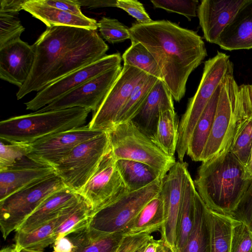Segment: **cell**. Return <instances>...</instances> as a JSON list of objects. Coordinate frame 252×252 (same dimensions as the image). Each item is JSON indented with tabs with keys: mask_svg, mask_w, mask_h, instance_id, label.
I'll use <instances>...</instances> for the list:
<instances>
[{
	"mask_svg": "<svg viewBox=\"0 0 252 252\" xmlns=\"http://www.w3.org/2000/svg\"><path fill=\"white\" fill-rule=\"evenodd\" d=\"M129 32L131 42L141 43L154 57L173 99L179 102L189 75L207 56L202 37L167 20L133 23Z\"/></svg>",
	"mask_w": 252,
	"mask_h": 252,
	"instance_id": "obj_1",
	"label": "cell"
},
{
	"mask_svg": "<svg viewBox=\"0 0 252 252\" xmlns=\"http://www.w3.org/2000/svg\"><path fill=\"white\" fill-rule=\"evenodd\" d=\"M230 142L219 154L202 161L193 181L206 206L228 216L231 215L252 182L245 167L230 152Z\"/></svg>",
	"mask_w": 252,
	"mask_h": 252,
	"instance_id": "obj_2",
	"label": "cell"
},
{
	"mask_svg": "<svg viewBox=\"0 0 252 252\" xmlns=\"http://www.w3.org/2000/svg\"><path fill=\"white\" fill-rule=\"evenodd\" d=\"M91 111L74 107L12 117L0 122V138L8 143L32 144L43 137L83 126Z\"/></svg>",
	"mask_w": 252,
	"mask_h": 252,
	"instance_id": "obj_3",
	"label": "cell"
},
{
	"mask_svg": "<svg viewBox=\"0 0 252 252\" xmlns=\"http://www.w3.org/2000/svg\"><path fill=\"white\" fill-rule=\"evenodd\" d=\"M94 31L68 26L47 27L32 45L35 57L31 74L19 89L18 100L38 91L40 84L57 60L66 51L86 41Z\"/></svg>",
	"mask_w": 252,
	"mask_h": 252,
	"instance_id": "obj_4",
	"label": "cell"
},
{
	"mask_svg": "<svg viewBox=\"0 0 252 252\" xmlns=\"http://www.w3.org/2000/svg\"><path fill=\"white\" fill-rule=\"evenodd\" d=\"M107 131L111 152L117 160L145 163L163 177L176 162L174 157L164 153L132 121L117 124Z\"/></svg>",
	"mask_w": 252,
	"mask_h": 252,
	"instance_id": "obj_5",
	"label": "cell"
},
{
	"mask_svg": "<svg viewBox=\"0 0 252 252\" xmlns=\"http://www.w3.org/2000/svg\"><path fill=\"white\" fill-rule=\"evenodd\" d=\"M163 178L140 189L127 191L93 211L89 227L103 234L123 235L145 205L159 193Z\"/></svg>",
	"mask_w": 252,
	"mask_h": 252,
	"instance_id": "obj_6",
	"label": "cell"
},
{
	"mask_svg": "<svg viewBox=\"0 0 252 252\" xmlns=\"http://www.w3.org/2000/svg\"><path fill=\"white\" fill-rule=\"evenodd\" d=\"M229 56L218 52L204 63L201 81L195 94L190 98L179 124L176 152L180 161L187 154L191 135L209 101L220 86L231 63Z\"/></svg>",
	"mask_w": 252,
	"mask_h": 252,
	"instance_id": "obj_7",
	"label": "cell"
},
{
	"mask_svg": "<svg viewBox=\"0 0 252 252\" xmlns=\"http://www.w3.org/2000/svg\"><path fill=\"white\" fill-rule=\"evenodd\" d=\"M65 187L55 174L30 185L0 201V227L6 239L55 192Z\"/></svg>",
	"mask_w": 252,
	"mask_h": 252,
	"instance_id": "obj_8",
	"label": "cell"
},
{
	"mask_svg": "<svg viewBox=\"0 0 252 252\" xmlns=\"http://www.w3.org/2000/svg\"><path fill=\"white\" fill-rule=\"evenodd\" d=\"M111 150L109 135L104 131L76 147L54 167L55 173L65 187L78 192Z\"/></svg>",
	"mask_w": 252,
	"mask_h": 252,
	"instance_id": "obj_9",
	"label": "cell"
},
{
	"mask_svg": "<svg viewBox=\"0 0 252 252\" xmlns=\"http://www.w3.org/2000/svg\"><path fill=\"white\" fill-rule=\"evenodd\" d=\"M239 85L233 76L231 62L220 83L216 111L200 161L208 160L221 152L231 141L236 125L233 114Z\"/></svg>",
	"mask_w": 252,
	"mask_h": 252,
	"instance_id": "obj_10",
	"label": "cell"
},
{
	"mask_svg": "<svg viewBox=\"0 0 252 252\" xmlns=\"http://www.w3.org/2000/svg\"><path fill=\"white\" fill-rule=\"evenodd\" d=\"M119 53L106 55L96 62L76 70L47 85L31 100L26 109L37 111L89 80L121 65Z\"/></svg>",
	"mask_w": 252,
	"mask_h": 252,
	"instance_id": "obj_11",
	"label": "cell"
},
{
	"mask_svg": "<svg viewBox=\"0 0 252 252\" xmlns=\"http://www.w3.org/2000/svg\"><path fill=\"white\" fill-rule=\"evenodd\" d=\"M147 74L135 67L124 64L118 77L108 91L88 126L92 129L108 131L117 117L134 88Z\"/></svg>",
	"mask_w": 252,
	"mask_h": 252,
	"instance_id": "obj_12",
	"label": "cell"
},
{
	"mask_svg": "<svg viewBox=\"0 0 252 252\" xmlns=\"http://www.w3.org/2000/svg\"><path fill=\"white\" fill-rule=\"evenodd\" d=\"M104 131L83 126L55 133L31 144V150L27 157L39 164L54 168L78 145Z\"/></svg>",
	"mask_w": 252,
	"mask_h": 252,
	"instance_id": "obj_13",
	"label": "cell"
},
{
	"mask_svg": "<svg viewBox=\"0 0 252 252\" xmlns=\"http://www.w3.org/2000/svg\"><path fill=\"white\" fill-rule=\"evenodd\" d=\"M188 170L186 162L176 161L163 177L159 192L163 201L165 214L160 238L176 250L179 217Z\"/></svg>",
	"mask_w": 252,
	"mask_h": 252,
	"instance_id": "obj_14",
	"label": "cell"
},
{
	"mask_svg": "<svg viewBox=\"0 0 252 252\" xmlns=\"http://www.w3.org/2000/svg\"><path fill=\"white\" fill-rule=\"evenodd\" d=\"M116 161L111 150L93 176L78 192L91 205L93 211L128 191Z\"/></svg>",
	"mask_w": 252,
	"mask_h": 252,
	"instance_id": "obj_15",
	"label": "cell"
},
{
	"mask_svg": "<svg viewBox=\"0 0 252 252\" xmlns=\"http://www.w3.org/2000/svg\"><path fill=\"white\" fill-rule=\"evenodd\" d=\"M122 69L120 65L98 75L37 111L80 107L89 109L94 113L118 77Z\"/></svg>",
	"mask_w": 252,
	"mask_h": 252,
	"instance_id": "obj_16",
	"label": "cell"
},
{
	"mask_svg": "<svg viewBox=\"0 0 252 252\" xmlns=\"http://www.w3.org/2000/svg\"><path fill=\"white\" fill-rule=\"evenodd\" d=\"M109 47L96 30L84 42L64 53L41 81L38 92L47 85L105 56Z\"/></svg>",
	"mask_w": 252,
	"mask_h": 252,
	"instance_id": "obj_17",
	"label": "cell"
},
{
	"mask_svg": "<svg viewBox=\"0 0 252 252\" xmlns=\"http://www.w3.org/2000/svg\"><path fill=\"white\" fill-rule=\"evenodd\" d=\"M34 57L32 46L21 39L0 48V79L21 88L31 74Z\"/></svg>",
	"mask_w": 252,
	"mask_h": 252,
	"instance_id": "obj_18",
	"label": "cell"
},
{
	"mask_svg": "<svg viewBox=\"0 0 252 252\" xmlns=\"http://www.w3.org/2000/svg\"><path fill=\"white\" fill-rule=\"evenodd\" d=\"M245 0H203L197 9L199 25L205 39L217 44L226 27Z\"/></svg>",
	"mask_w": 252,
	"mask_h": 252,
	"instance_id": "obj_19",
	"label": "cell"
},
{
	"mask_svg": "<svg viewBox=\"0 0 252 252\" xmlns=\"http://www.w3.org/2000/svg\"><path fill=\"white\" fill-rule=\"evenodd\" d=\"M55 174V168L28 157L0 170V201L12 193Z\"/></svg>",
	"mask_w": 252,
	"mask_h": 252,
	"instance_id": "obj_20",
	"label": "cell"
},
{
	"mask_svg": "<svg viewBox=\"0 0 252 252\" xmlns=\"http://www.w3.org/2000/svg\"><path fill=\"white\" fill-rule=\"evenodd\" d=\"M216 44L228 51L252 48V0H245Z\"/></svg>",
	"mask_w": 252,
	"mask_h": 252,
	"instance_id": "obj_21",
	"label": "cell"
},
{
	"mask_svg": "<svg viewBox=\"0 0 252 252\" xmlns=\"http://www.w3.org/2000/svg\"><path fill=\"white\" fill-rule=\"evenodd\" d=\"M173 99L164 82L158 80L131 121L151 138L155 133L160 111L175 110Z\"/></svg>",
	"mask_w": 252,
	"mask_h": 252,
	"instance_id": "obj_22",
	"label": "cell"
},
{
	"mask_svg": "<svg viewBox=\"0 0 252 252\" xmlns=\"http://www.w3.org/2000/svg\"><path fill=\"white\" fill-rule=\"evenodd\" d=\"M81 197L78 192L67 187L61 189L47 197L16 231L24 233L32 231L58 217Z\"/></svg>",
	"mask_w": 252,
	"mask_h": 252,
	"instance_id": "obj_23",
	"label": "cell"
},
{
	"mask_svg": "<svg viewBox=\"0 0 252 252\" xmlns=\"http://www.w3.org/2000/svg\"><path fill=\"white\" fill-rule=\"evenodd\" d=\"M82 196L67 207L56 218L28 233L16 231L15 245L18 251L25 249L43 252V250L57 239V228L72 214L76 209Z\"/></svg>",
	"mask_w": 252,
	"mask_h": 252,
	"instance_id": "obj_24",
	"label": "cell"
},
{
	"mask_svg": "<svg viewBox=\"0 0 252 252\" xmlns=\"http://www.w3.org/2000/svg\"><path fill=\"white\" fill-rule=\"evenodd\" d=\"M23 10L44 23L47 27L68 26L96 30L98 22L86 16H78L53 7L45 5L38 0H27Z\"/></svg>",
	"mask_w": 252,
	"mask_h": 252,
	"instance_id": "obj_25",
	"label": "cell"
},
{
	"mask_svg": "<svg viewBox=\"0 0 252 252\" xmlns=\"http://www.w3.org/2000/svg\"><path fill=\"white\" fill-rule=\"evenodd\" d=\"M210 238L209 209L196 190L192 226L181 252H210Z\"/></svg>",
	"mask_w": 252,
	"mask_h": 252,
	"instance_id": "obj_26",
	"label": "cell"
},
{
	"mask_svg": "<svg viewBox=\"0 0 252 252\" xmlns=\"http://www.w3.org/2000/svg\"><path fill=\"white\" fill-rule=\"evenodd\" d=\"M68 236L74 244L73 252H115L124 236L101 233L89 226Z\"/></svg>",
	"mask_w": 252,
	"mask_h": 252,
	"instance_id": "obj_27",
	"label": "cell"
},
{
	"mask_svg": "<svg viewBox=\"0 0 252 252\" xmlns=\"http://www.w3.org/2000/svg\"><path fill=\"white\" fill-rule=\"evenodd\" d=\"M220 89V84L209 101L196 123L190 138L187 155L193 161H200L202 154L212 127L218 102Z\"/></svg>",
	"mask_w": 252,
	"mask_h": 252,
	"instance_id": "obj_28",
	"label": "cell"
},
{
	"mask_svg": "<svg viewBox=\"0 0 252 252\" xmlns=\"http://www.w3.org/2000/svg\"><path fill=\"white\" fill-rule=\"evenodd\" d=\"M164 220V203L159 193L142 209L123 236L160 231Z\"/></svg>",
	"mask_w": 252,
	"mask_h": 252,
	"instance_id": "obj_29",
	"label": "cell"
},
{
	"mask_svg": "<svg viewBox=\"0 0 252 252\" xmlns=\"http://www.w3.org/2000/svg\"><path fill=\"white\" fill-rule=\"evenodd\" d=\"M116 165L128 191L140 189L164 177L149 165L140 162L120 159Z\"/></svg>",
	"mask_w": 252,
	"mask_h": 252,
	"instance_id": "obj_30",
	"label": "cell"
},
{
	"mask_svg": "<svg viewBox=\"0 0 252 252\" xmlns=\"http://www.w3.org/2000/svg\"><path fill=\"white\" fill-rule=\"evenodd\" d=\"M179 122L175 110L160 111L153 141L166 155L174 157L179 134Z\"/></svg>",
	"mask_w": 252,
	"mask_h": 252,
	"instance_id": "obj_31",
	"label": "cell"
},
{
	"mask_svg": "<svg viewBox=\"0 0 252 252\" xmlns=\"http://www.w3.org/2000/svg\"><path fill=\"white\" fill-rule=\"evenodd\" d=\"M196 189L188 170L186 173L184 189L179 213L177 250L181 252L191 231L194 212V199Z\"/></svg>",
	"mask_w": 252,
	"mask_h": 252,
	"instance_id": "obj_32",
	"label": "cell"
},
{
	"mask_svg": "<svg viewBox=\"0 0 252 252\" xmlns=\"http://www.w3.org/2000/svg\"><path fill=\"white\" fill-rule=\"evenodd\" d=\"M209 215L211 226L210 252H230L234 218L210 209Z\"/></svg>",
	"mask_w": 252,
	"mask_h": 252,
	"instance_id": "obj_33",
	"label": "cell"
},
{
	"mask_svg": "<svg viewBox=\"0 0 252 252\" xmlns=\"http://www.w3.org/2000/svg\"><path fill=\"white\" fill-rule=\"evenodd\" d=\"M158 80L157 78L147 74L137 83L120 111L115 125L132 120Z\"/></svg>",
	"mask_w": 252,
	"mask_h": 252,
	"instance_id": "obj_34",
	"label": "cell"
},
{
	"mask_svg": "<svg viewBox=\"0 0 252 252\" xmlns=\"http://www.w3.org/2000/svg\"><path fill=\"white\" fill-rule=\"evenodd\" d=\"M122 58L124 64L135 67L158 80H163L162 73L154 57L141 43L131 42V45Z\"/></svg>",
	"mask_w": 252,
	"mask_h": 252,
	"instance_id": "obj_35",
	"label": "cell"
},
{
	"mask_svg": "<svg viewBox=\"0 0 252 252\" xmlns=\"http://www.w3.org/2000/svg\"><path fill=\"white\" fill-rule=\"evenodd\" d=\"M252 148V116L236 123L229 146V151L246 167Z\"/></svg>",
	"mask_w": 252,
	"mask_h": 252,
	"instance_id": "obj_36",
	"label": "cell"
},
{
	"mask_svg": "<svg viewBox=\"0 0 252 252\" xmlns=\"http://www.w3.org/2000/svg\"><path fill=\"white\" fill-rule=\"evenodd\" d=\"M93 208L83 197L72 214L57 228V239L82 230L89 225Z\"/></svg>",
	"mask_w": 252,
	"mask_h": 252,
	"instance_id": "obj_37",
	"label": "cell"
},
{
	"mask_svg": "<svg viewBox=\"0 0 252 252\" xmlns=\"http://www.w3.org/2000/svg\"><path fill=\"white\" fill-rule=\"evenodd\" d=\"M102 37L110 43H116L130 39L129 28L118 20L103 17L98 22Z\"/></svg>",
	"mask_w": 252,
	"mask_h": 252,
	"instance_id": "obj_38",
	"label": "cell"
},
{
	"mask_svg": "<svg viewBox=\"0 0 252 252\" xmlns=\"http://www.w3.org/2000/svg\"><path fill=\"white\" fill-rule=\"evenodd\" d=\"M24 31L18 15L0 13V48L20 39Z\"/></svg>",
	"mask_w": 252,
	"mask_h": 252,
	"instance_id": "obj_39",
	"label": "cell"
},
{
	"mask_svg": "<svg viewBox=\"0 0 252 252\" xmlns=\"http://www.w3.org/2000/svg\"><path fill=\"white\" fill-rule=\"evenodd\" d=\"M1 140L0 146V170L10 167L26 158L31 150V144L9 143Z\"/></svg>",
	"mask_w": 252,
	"mask_h": 252,
	"instance_id": "obj_40",
	"label": "cell"
},
{
	"mask_svg": "<svg viewBox=\"0 0 252 252\" xmlns=\"http://www.w3.org/2000/svg\"><path fill=\"white\" fill-rule=\"evenodd\" d=\"M151 2L155 7L180 14L189 21L196 16L199 6L197 0H151Z\"/></svg>",
	"mask_w": 252,
	"mask_h": 252,
	"instance_id": "obj_41",
	"label": "cell"
},
{
	"mask_svg": "<svg viewBox=\"0 0 252 252\" xmlns=\"http://www.w3.org/2000/svg\"><path fill=\"white\" fill-rule=\"evenodd\" d=\"M230 252H252V231L244 223L234 218Z\"/></svg>",
	"mask_w": 252,
	"mask_h": 252,
	"instance_id": "obj_42",
	"label": "cell"
},
{
	"mask_svg": "<svg viewBox=\"0 0 252 252\" xmlns=\"http://www.w3.org/2000/svg\"><path fill=\"white\" fill-rule=\"evenodd\" d=\"M233 114L236 123L252 116V85L238 87Z\"/></svg>",
	"mask_w": 252,
	"mask_h": 252,
	"instance_id": "obj_43",
	"label": "cell"
},
{
	"mask_svg": "<svg viewBox=\"0 0 252 252\" xmlns=\"http://www.w3.org/2000/svg\"><path fill=\"white\" fill-rule=\"evenodd\" d=\"M231 216L244 223L252 231V182Z\"/></svg>",
	"mask_w": 252,
	"mask_h": 252,
	"instance_id": "obj_44",
	"label": "cell"
},
{
	"mask_svg": "<svg viewBox=\"0 0 252 252\" xmlns=\"http://www.w3.org/2000/svg\"><path fill=\"white\" fill-rule=\"evenodd\" d=\"M117 7L126 11L139 24H146L153 21L146 11L142 3L136 0H117Z\"/></svg>",
	"mask_w": 252,
	"mask_h": 252,
	"instance_id": "obj_45",
	"label": "cell"
},
{
	"mask_svg": "<svg viewBox=\"0 0 252 252\" xmlns=\"http://www.w3.org/2000/svg\"><path fill=\"white\" fill-rule=\"evenodd\" d=\"M45 5L53 7L75 15L83 16L84 15L80 9V6L75 0H38Z\"/></svg>",
	"mask_w": 252,
	"mask_h": 252,
	"instance_id": "obj_46",
	"label": "cell"
},
{
	"mask_svg": "<svg viewBox=\"0 0 252 252\" xmlns=\"http://www.w3.org/2000/svg\"><path fill=\"white\" fill-rule=\"evenodd\" d=\"M27 0H0V13L18 15Z\"/></svg>",
	"mask_w": 252,
	"mask_h": 252,
	"instance_id": "obj_47",
	"label": "cell"
},
{
	"mask_svg": "<svg viewBox=\"0 0 252 252\" xmlns=\"http://www.w3.org/2000/svg\"><path fill=\"white\" fill-rule=\"evenodd\" d=\"M81 7L87 6L91 8L107 7H117V0H75Z\"/></svg>",
	"mask_w": 252,
	"mask_h": 252,
	"instance_id": "obj_48",
	"label": "cell"
},
{
	"mask_svg": "<svg viewBox=\"0 0 252 252\" xmlns=\"http://www.w3.org/2000/svg\"><path fill=\"white\" fill-rule=\"evenodd\" d=\"M53 252H73L74 244L67 235L56 239L53 244Z\"/></svg>",
	"mask_w": 252,
	"mask_h": 252,
	"instance_id": "obj_49",
	"label": "cell"
},
{
	"mask_svg": "<svg viewBox=\"0 0 252 252\" xmlns=\"http://www.w3.org/2000/svg\"><path fill=\"white\" fill-rule=\"evenodd\" d=\"M161 239L155 240L154 238L144 246L141 252H158V249L161 242Z\"/></svg>",
	"mask_w": 252,
	"mask_h": 252,
	"instance_id": "obj_50",
	"label": "cell"
},
{
	"mask_svg": "<svg viewBox=\"0 0 252 252\" xmlns=\"http://www.w3.org/2000/svg\"><path fill=\"white\" fill-rule=\"evenodd\" d=\"M162 240V239H161ZM158 252H178L176 249L170 247L162 240L158 249Z\"/></svg>",
	"mask_w": 252,
	"mask_h": 252,
	"instance_id": "obj_51",
	"label": "cell"
},
{
	"mask_svg": "<svg viewBox=\"0 0 252 252\" xmlns=\"http://www.w3.org/2000/svg\"><path fill=\"white\" fill-rule=\"evenodd\" d=\"M246 172L248 177L252 179V148L251 151V154L249 158L248 162L245 167Z\"/></svg>",
	"mask_w": 252,
	"mask_h": 252,
	"instance_id": "obj_52",
	"label": "cell"
},
{
	"mask_svg": "<svg viewBox=\"0 0 252 252\" xmlns=\"http://www.w3.org/2000/svg\"><path fill=\"white\" fill-rule=\"evenodd\" d=\"M20 252H35V251H30L28 250L23 249L20 251Z\"/></svg>",
	"mask_w": 252,
	"mask_h": 252,
	"instance_id": "obj_53",
	"label": "cell"
},
{
	"mask_svg": "<svg viewBox=\"0 0 252 252\" xmlns=\"http://www.w3.org/2000/svg\"><path fill=\"white\" fill-rule=\"evenodd\" d=\"M143 248H142L141 249H140L138 250V251H136V252H141V251H142V250Z\"/></svg>",
	"mask_w": 252,
	"mask_h": 252,
	"instance_id": "obj_54",
	"label": "cell"
},
{
	"mask_svg": "<svg viewBox=\"0 0 252 252\" xmlns=\"http://www.w3.org/2000/svg\"><path fill=\"white\" fill-rule=\"evenodd\" d=\"M117 249H118V248H117ZM117 250H116V251H117ZM116 251L115 252H116Z\"/></svg>",
	"mask_w": 252,
	"mask_h": 252,
	"instance_id": "obj_55",
	"label": "cell"
}]
</instances>
